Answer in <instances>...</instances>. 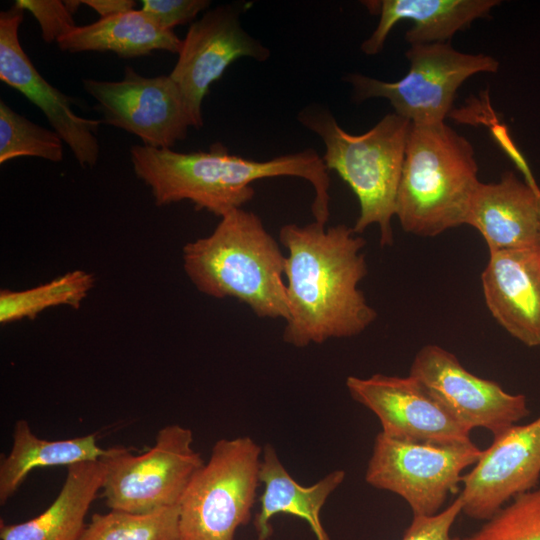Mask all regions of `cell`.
Here are the masks:
<instances>
[{
  "mask_svg": "<svg viewBox=\"0 0 540 540\" xmlns=\"http://www.w3.org/2000/svg\"><path fill=\"white\" fill-rule=\"evenodd\" d=\"M279 240L288 251L286 343L303 348L353 337L375 321L376 311L358 288L368 272L366 242L353 227L286 224Z\"/></svg>",
  "mask_w": 540,
  "mask_h": 540,
  "instance_id": "cell-1",
  "label": "cell"
},
{
  "mask_svg": "<svg viewBox=\"0 0 540 540\" xmlns=\"http://www.w3.org/2000/svg\"><path fill=\"white\" fill-rule=\"evenodd\" d=\"M130 157L135 174L150 187L157 206L189 200L196 210L222 217L253 199V182L291 176L311 183L315 221L326 224L329 218V171L311 148L256 161L230 154L220 142L209 151L191 153L134 145Z\"/></svg>",
  "mask_w": 540,
  "mask_h": 540,
  "instance_id": "cell-2",
  "label": "cell"
},
{
  "mask_svg": "<svg viewBox=\"0 0 540 540\" xmlns=\"http://www.w3.org/2000/svg\"><path fill=\"white\" fill-rule=\"evenodd\" d=\"M213 232L187 243L183 267L203 294L232 297L260 318L288 317L285 255L262 220L242 208L222 217Z\"/></svg>",
  "mask_w": 540,
  "mask_h": 540,
  "instance_id": "cell-3",
  "label": "cell"
},
{
  "mask_svg": "<svg viewBox=\"0 0 540 540\" xmlns=\"http://www.w3.org/2000/svg\"><path fill=\"white\" fill-rule=\"evenodd\" d=\"M481 182L471 143L445 122L413 125L396 198L405 232L435 237L465 224Z\"/></svg>",
  "mask_w": 540,
  "mask_h": 540,
  "instance_id": "cell-4",
  "label": "cell"
},
{
  "mask_svg": "<svg viewBox=\"0 0 540 540\" xmlns=\"http://www.w3.org/2000/svg\"><path fill=\"white\" fill-rule=\"evenodd\" d=\"M297 118L322 139V159L328 171H335L356 195L360 213L354 231L361 234L368 226L377 224L381 246H391L392 218L411 122L393 112L365 133L354 135L320 105L302 109Z\"/></svg>",
  "mask_w": 540,
  "mask_h": 540,
  "instance_id": "cell-5",
  "label": "cell"
},
{
  "mask_svg": "<svg viewBox=\"0 0 540 540\" xmlns=\"http://www.w3.org/2000/svg\"><path fill=\"white\" fill-rule=\"evenodd\" d=\"M262 452L248 436L214 444L178 503L180 540H234L251 519Z\"/></svg>",
  "mask_w": 540,
  "mask_h": 540,
  "instance_id": "cell-6",
  "label": "cell"
},
{
  "mask_svg": "<svg viewBox=\"0 0 540 540\" xmlns=\"http://www.w3.org/2000/svg\"><path fill=\"white\" fill-rule=\"evenodd\" d=\"M405 55L409 71L398 81L360 73L349 74L344 80L352 86L355 102L384 98L396 114L418 126L444 123L458 88L473 75L494 73L499 66L489 55L464 53L449 42L410 45Z\"/></svg>",
  "mask_w": 540,
  "mask_h": 540,
  "instance_id": "cell-7",
  "label": "cell"
},
{
  "mask_svg": "<svg viewBox=\"0 0 540 540\" xmlns=\"http://www.w3.org/2000/svg\"><path fill=\"white\" fill-rule=\"evenodd\" d=\"M192 431L179 424L160 429L154 445L135 455L111 447L102 495L111 510L148 513L178 505L194 473L204 464L193 447Z\"/></svg>",
  "mask_w": 540,
  "mask_h": 540,
  "instance_id": "cell-8",
  "label": "cell"
},
{
  "mask_svg": "<svg viewBox=\"0 0 540 540\" xmlns=\"http://www.w3.org/2000/svg\"><path fill=\"white\" fill-rule=\"evenodd\" d=\"M482 454L472 441L442 444L397 439L380 432L374 441L365 481L402 497L413 515L440 512L457 490L462 472Z\"/></svg>",
  "mask_w": 540,
  "mask_h": 540,
  "instance_id": "cell-9",
  "label": "cell"
},
{
  "mask_svg": "<svg viewBox=\"0 0 540 540\" xmlns=\"http://www.w3.org/2000/svg\"><path fill=\"white\" fill-rule=\"evenodd\" d=\"M123 79H84L103 122L138 136L143 145L172 147L183 141L193 122L177 84L169 75L145 77L126 66Z\"/></svg>",
  "mask_w": 540,
  "mask_h": 540,
  "instance_id": "cell-10",
  "label": "cell"
},
{
  "mask_svg": "<svg viewBox=\"0 0 540 540\" xmlns=\"http://www.w3.org/2000/svg\"><path fill=\"white\" fill-rule=\"evenodd\" d=\"M409 375L469 431L484 428L496 436L530 414L524 395L510 394L497 382L474 375L435 344L418 351Z\"/></svg>",
  "mask_w": 540,
  "mask_h": 540,
  "instance_id": "cell-11",
  "label": "cell"
},
{
  "mask_svg": "<svg viewBox=\"0 0 540 540\" xmlns=\"http://www.w3.org/2000/svg\"><path fill=\"white\" fill-rule=\"evenodd\" d=\"M239 16L232 5L207 10L182 40L169 76L181 91L194 128L204 124L202 102L209 87L230 64L242 57L265 61L270 56L269 49L243 29Z\"/></svg>",
  "mask_w": 540,
  "mask_h": 540,
  "instance_id": "cell-12",
  "label": "cell"
},
{
  "mask_svg": "<svg viewBox=\"0 0 540 540\" xmlns=\"http://www.w3.org/2000/svg\"><path fill=\"white\" fill-rule=\"evenodd\" d=\"M493 437L461 480L462 513L474 520H488L515 496L539 485L540 416Z\"/></svg>",
  "mask_w": 540,
  "mask_h": 540,
  "instance_id": "cell-13",
  "label": "cell"
},
{
  "mask_svg": "<svg viewBox=\"0 0 540 540\" xmlns=\"http://www.w3.org/2000/svg\"><path fill=\"white\" fill-rule=\"evenodd\" d=\"M352 399L373 412L387 436L442 444L471 442L470 433L412 376H349Z\"/></svg>",
  "mask_w": 540,
  "mask_h": 540,
  "instance_id": "cell-14",
  "label": "cell"
},
{
  "mask_svg": "<svg viewBox=\"0 0 540 540\" xmlns=\"http://www.w3.org/2000/svg\"><path fill=\"white\" fill-rule=\"evenodd\" d=\"M23 18L24 10L16 3L0 13V79L43 112L82 167H93L100 154L96 135L103 121L78 116L72 109L75 101L38 72L19 40Z\"/></svg>",
  "mask_w": 540,
  "mask_h": 540,
  "instance_id": "cell-15",
  "label": "cell"
},
{
  "mask_svg": "<svg viewBox=\"0 0 540 540\" xmlns=\"http://www.w3.org/2000/svg\"><path fill=\"white\" fill-rule=\"evenodd\" d=\"M481 281L499 325L524 345L540 346V244L489 252Z\"/></svg>",
  "mask_w": 540,
  "mask_h": 540,
  "instance_id": "cell-16",
  "label": "cell"
},
{
  "mask_svg": "<svg viewBox=\"0 0 540 540\" xmlns=\"http://www.w3.org/2000/svg\"><path fill=\"white\" fill-rule=\"evenodd\" d=\"M465 224L484 238L489 252L540 244V189L510 171L495 183H480Z\"/></svg>",
  "mask_w": 540,
  "mask_h": 540,
  "instance_id": "cell-17",
  "label": "cell"
},
{
  "mask_svg": "<svg viewBox=\"0 0 540 540\" xmlns=\"http://www.w3.org/2000/svg\"><path fill=\"white\" fill-rule=\"evenodd\" d=\"M500 3L497 0H381L366 1L370 12L379 14L373 33L361 44L366 55L378 54L400 21L413 23L405 33L410 45L448 42L473 21L485 18Z\"/></svg>",
  "mask_w": 540,
  "mask_h": 540,
  "instance_id": "cell-18",
  "label": "cell"
},
{
  "mask_svg": "<svg viewBox=\"0 0 540 540\" xmlns=\"http://www.w3.org/2000/svg\"><path fill=\"white\" fill-rule=\"evenodd\" d=\"M259 478L264 490L254 520L258 540H267L271 536L270 521L281 513L305 520L316 540H330L320 521V512L328 497L344 481L345 471L334 470L313 485H300L283 466L274 447L266 444Z\"/></svg>",
  "mask_w": 540,
  "mask_h": 540,
  "instance_id": "cell-19",
  "label": "cell"
},
{
  "mask_svg": "<svg viewBox=\"0 0 540 540\" xmlns=\"http://www.w3.org/2000/svg\"><path fill=\"white\" fill-rule=\"evenodd\" d=\"M105 471L101 460L68 466L65 482L52 504L22 523L1 520V540H79L90 506L102 489Z\"/></svg>",
  "mask_w": 540,
  "mask_h": 540,
  "instance_id": "cell-20",
  "label": "cell"
},
{
  "mask_svg": "<svg viewBox=\"0 0 540 540\" xmlns=\"http://www.w3.org/2000/svg\"><path fill=\"white\" fill-rule=\"evenodd\" d=\"M63 52H112L134 58L156 50L179 53L182 40L173 31L159 27L142 10H130L76 26L56 42Z\"/></svg>",
  "mask_w": 540,
  "mask_h": 540,
  "instance_id": "cell-21",
  "label": "cell"
},
{
  "mask_svg": "<svg viewBox=\"0 0 540 540\" xmlns=\"http://www.w3.org/2000/svg\"><path fill=\"white\" fill-rule=\"evenodd\" d=\"M110 451L97 445L96 433L49 441L37 437L29 423L20 419L13 429L11 450L0 463V503L5 504L35 468L99 461Z\"/></svg>",
  "mask_w": 540,
  "mask_h": 540,
  "instance_id": "cell-22",
  "label": "cell"
},
{
  "mask_svg": "<svg viewBox=\"0 0 540 540\" xmlns=\"http://www.w3.org/2000/svg\"><path fill=\"white\" fill-rule=\"evenodd\" d=\"M95 283V277L76 269L29 289L0 292V323L35 319L44 310L66 305L78 309Z\"/></svg>",
  "mask_w": 540,
  "mask_h": 540,
  "instance_id": "cell-23",
  "label": "cell"
},
{
  "mask_svg": "<svg viewBox=\"0 0 540 540\" xmlns=\"http://www.w3.org/2000/svg\"><path fill=\"white\" fill-rule=\"evenodd\" d=\"M79 540H180L179 506L148 513H95Z\"/></svg>",
  "mask_w": 540,
  "mask_h": 540,
  "instance_id": "cell-24",
  "label": "cell"
},
{
  "mask_svg": "<svg viewBox=\"0 0 540 540\" xmlns=\"http://www.w3.org/2000/svg\"><path fill=\"white\" fill-rule=\"evenodd\" d=\"M63 140L54 131L33 123L0 101V163L18 157L63 159Z\"/></svg>",
  "mask_w": 540,
  "mask_h": 540,
  "instance_id": "cell-25",
  "label": "cell"
},
{
  "mask_svg": "<svg viewBox=\"0 0 540 540\" xmlns=\"http://www.w3.org/2000/svg\"><path fill=\"white\" fill-rule=\"evenodd\" d=\"M461 540H540V485L515 496Z\"/></svg>",
  "mask_w": 540,
  "mask_h": 540,
  "instance_id": "cell-26",
  "label": "cell"
},
{
  "mask_svg": "<svg viewBox=\"0 0 540 540\" xmlns=\"http://www.w3.org/2000/svg\"><path fill=\"white\" fill-rule=\"evenodd\" d=\"M15 3L34 16L40 25L42 38L48 44L57 42L76 27L73 14L69 12L64 1L17 0Z\"/></svg>",
  "mask_w": 540,
  "mask_h": 540,
  "instance_id": "cell-27",
  "label": "cell"
},
{
  "mask_svg": "<svg viewBox=\"0 0 540 540\" xmlns=\"http://www.w3.org/2000/svg\"><path fill=\"white\" fill-rule=\"evenodd\" d=\"M210 3L208 0H143L141 10L159 27L173 31L177 25L191 23Z\"/></svg>",
  "mask_w": 540,
  "mask_h": 540,
  "instance_id": "cell-28",
  "label": "cell"
},
{
  "mask_svg": "<svg viewBox=\"0 0 540 540\" xmlns=\"http://www.w3.org/2000/svg\"><path fill=\"white\" fill-rule=\"evenodd\" d=\"M460 513H462V502L458 496L447 508L437 514L413 515L402 540H461L450 534Z\"/></svg>",
  "mask_w": 540,
  "mask_h": 540,
  "instance_id": "cell-29",
  "label": "cell"
},
{
  "mask_svg": "<svg viewBox=\"0 0 540 540\" xmlns=\"http://www.w3.org/2000/svg\"><path fill=\"white\" fill-rule=\"evenodd\" d=\"M81 2L94 9L101 18L128 12L136 5V2L132 0H82Z\"/></svg>",
  "mask_w": 540,
  "mask_h": 540,
  "instance_id": "cell-30",
  "label": "cell"
},
{
  "mask_svg": "<svg viewBox=\"0 0 540 540\" xmlns=\"http://www.w3.org/2000/svg\"><path fill=\"white\" fill-rule=\"evenodd\" d=\"M64 3L71 14L76 13L79 6L82 4L81 1L77 0H66Z\"/></svg>",
  "mask_w": 540,
  "mask_h": 540,
  "instance_id": "cell-31",
  "label": "cell"
}]
</instances>
